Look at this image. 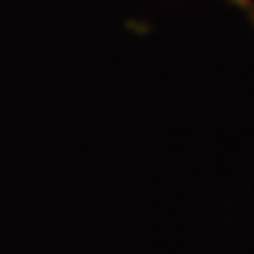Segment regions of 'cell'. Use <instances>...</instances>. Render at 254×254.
I'll return each instance as SVG.
<instances>
[{
    "label": "cell",
    "mask_w": 254,
    "mask_h": 254,
    "mask_svg": "<svg viewBox=\"0 0 254 254\" xmlns=\"http://www.w3.org/2000/svg\"><path fill=\"white\" fill-rule=\"evenodd\" d=\"M235 9H240L246 17L250 19V23H252V28H254V0H229Z\"/></svg>",
    "instance_id": "1"
}]
</instances>
